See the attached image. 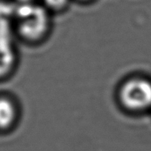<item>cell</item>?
Masks as SVG:
<instances>
[{
    "label": "cell",
    "mask_w": 151,
    "mask_h": 151,
    "mask_svg": "<svg viewBox=\"0 0 151 151\" xmlns=\"http://www.w3.org/2000/svg\"><path fill=\"white\" fill-rule=\"evenodd\" d=\"M122 106L131 111H143L151 108V81L143 78L125 81L119 90Z\"/></svg>",
    "instance_id": "cell-1"
},
{
    "label": "cell",
    "mask_w": 151,
    "mask_h": 151,
    "mask_svg": "<svg viewBox=\"0 0 151 151\" xmlns=\"http://www.w3.org/2000/svg\"><path fill=\"white\" fill-rule=\"evenodd\" d=\"M48 27V16L44 9L30 4L21 7L19 12V29L26 39H38L45 34Z\"/></svg>",
    "instance_id": "cell-2"
},
{
    "label": "cell",
    "mask_w": 151,
    "mask_h": 151,
    "mask_svg": "<svg viewBox=\"0 0 151 151\" xmlns=\"http://www.w3.org/2000/svg\"><path fill=\"white\" fill-rule=\"evenodd\" d=\"M17 117V109L15 103L5 97H0V129L10 128Z\"/></svg>",
    "instance_id": "cell-3"
},
{
    "label": "cell",
    "mask_w": 151,
    "mask_h": 151,
    "mask_svg": "<svg viewBox=\"0 0 151 151\" xmlns=\"http://www.w3.org/2000/svg\"><path fill=\"white\" fill-rule=\"evenodd\" d=\"M47 7L53 10H60L66 5L68 0H44Z\"/></svg>",
    "instance_id": "cell-4"
},
{
    "label": "cell",
    "mask_w": 151,
    "mask_h": 151,
    "mask_svg": "<svg viewBox=\"0 0 151 151\" xmlns=\"http://www.w3.org/2000/svg\"></svg>",
    "instance_id": "cell-5"
}]
</instances>
